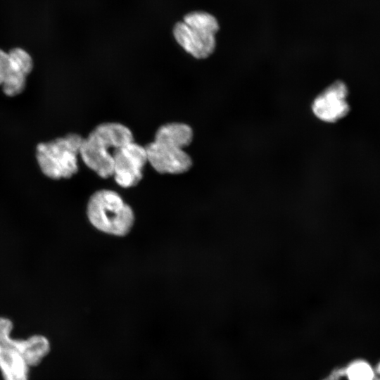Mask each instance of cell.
<instances>
[{
  "label": "cell",
  "mask_w": 380,
  "mask_h": 380,
  "mask_svg": "<svg viewBox=\"0 0 380 380\" xmlns=\"http://www.w3.org/2000/svg\"><path fill=\"white\" fill-rule=\"evenodd\" d=\"M193 139L190 126L182 122H170L161 125L156 131L154 140L144 147L148 163L160 174L178 175L187 172L192 160L184 151Z\"/></svg>",
  "instance_id": "1"
},
{
  "label": "cell",
  "mask_w": 380,
  "mask_h": 380,
  "mask_svg": "<svg viewBox=\"0 0 380 380\" xmlns=\"http://www.w3.org/2000/svg\"><path fill=\"white\" fill-rule=\"evenodd\" d=\"M133 140L132 131L119 122H103L95 127L83 138L80 156L84 163L102 178L113 174L114 151Z\"/></svg>",
  "instance_id": "2"
},
{
  "label": "cell",
  "mask_w": 380,
  "mask_h": 380,
  "mask_svg": "<svg viewBox=\"0 0 380 380\" xmlns=\"http://www.w3.org/2000/svg\"><path fill=\"white\" fill-rule=\"evenodd\" d=\"M87 215L98 230L117 236H124L131 230L134 215L131 207L117 192L101 189L90 197Z\"/></svg>",
  "instance_id": "3"
},
{
  "label": "cell",
  "mask_w": 380,
  "mask_h": 380,
  "mask_svg": "<svg viewBox=\"0 0 380 380\" xmlns=\"http://www.w3.org/2000/svg\"><path fill=\"white\" fill-rule=\"evenodd\" d=\"M82 139L80 134L70 133L38 144L35 157L42 172L53 179H68L76 174Z\"/></svg>",
  "instance_id": "4"
},
{
  "label": "cell",
  "mask_w": 380,
  "mask_h": 380,
  "mask_svg": "<svg viewBox=\"0 0 380 380\" xmlns=\"http://www.w3.org/2000/svg\"><path fill=\"white\" fill-rule=\"evenodd\" d=\"M218 30L219 23L214 15L196 11L186 14L182 21L177 22L172 33L186 52L197 59H204L215 49V34Z\"/></svg>",
  "instance_id": "5"
},
{
  "label": "cell",
  "mask_w": 380,
  "mask_h": 380,
  "mask_svg": "<svg viewBox=\"0 0 380 380\" xmlns=\"http://www.w3.org/2000/svg\"><path fill=\"white\" fill-rule=\"evenodd\" d=\"M113 157V176L116 183L123 188L136 186L142 179L148 162L145 147L132 141L115 148Z\"/></svg>",
  "instance_id": "6"
},
{
  "label": "cell",
  "mask_w": 380,
  "mask_h": 380,
  "mask_svg": "<svg viewBox=\"0 0 380 380\" xmlns=\"http://www.w3.org/2000/svg\"><path fill=\"white\" fill-rule=\"evenodd\" d=\"M13 323L0 317V373L3 380H30V367L12 336Z\"/></svg>",
  "instance_id": "7"
},
{
  "label": "cell",
  "mask_w": 380,
  "mask_h": 380,
  "mask_svg": "<svg viewBox=\"0 0 380 380\" xmlns=\"http://www.w3.org/2000/svg\"><path fill=\"white\" fill-rule=\"evenodd\" d=\"M346 84L336 81L326 88L314 100L312 110L319 120L334 122L345 117L349 111Z\"/></svg>",
  "instance_id": "8"
},
{
  "label": "cell",
  "mask_w": 380,
  "mask_h": 380,
  "mask_svg": "<svg viewBox=\"0 0 380 380\" xmlns=\"http://www.w3.org/2000/svg\"><path fill=\"white\" fill-rule=\"evenodd\" d=\"M8 52L14 66V72L1 88L5 95L13 97L24 91L27 77L32 72L34 63L30 54L22 48L15 47Z\"/></svg>",
  "instance_id": "9"
},
{
  "label": "cell",
  "mask_w": 380,
  "mask_h": 380,
  "mask_svg": "<svg viewBox=\"0 0 380 380\" xmlns=\"http://www.w3.org/2000/svg\"><path fill=\"white\" fill-rule=\"evenodd\" d=\"M15 343L28 366H38L51 350L49 338L42 334H33L26 338H15Z\"/></svg>",
  "instance_id": "10"
},
{
  "label": "cell",
  "mask_w": 380,
  "mask_h": 380,
  "mask_svg": "<svg viewBox=\"0 0 380 380\" xmlns=\"http://www.w3.org/2000/svg\"><path fill=\"white\" fill-rule=\"evenodd\" d=\"M346 375L348 380H374V368L366 360L357 359L349 363Z\"/></svg>",
  "instance_id": "11"
},
{
  "label": "cell",
  "mask_w": 380,
  "mask_h": 380,
  "mask_svg": "<svg viewBox=\"0 0 380 380\" xmlns=\"http://www.w3.org/2000/svg\"><path fill=\"white\" fill-rule=\"evenodd\" d=\"M13 65L8 52L0 49V86L11 76Z\"/></svg>",
  "instance_id": "12"
},
{
  "label": "cell",
  "mask_w": 380,
  "mask_h": 380,
  "mask_svg": "<svg viewBox=\"0 0 380 380\" xmlns=\"http://www.w3.org/2000/svg\"><path fill=\"white\" fill-rule=\"evenodd\" d=\"M374 368V380H380V362Z\"/></svg>",
  "instance_id": "13"
}]
</instances>
